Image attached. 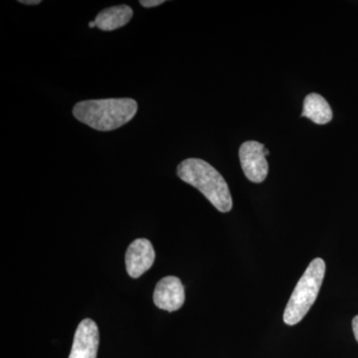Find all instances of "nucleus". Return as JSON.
Wrapping results in <instances>:
<instances>
[{"label":"nucleus","instance_id":"f257e3e1","mask_svg":"<svg viewBox=\"0 0 358 358\" xmlns=\"http://www.w3.org/2000/svg\"><path fill=\"white\" fill-rule=\"evenodd\" d=\"M138 112L133 99H101L77 103L73 115L78 121L100 131H114L128 124Z\"/></svg>","mask_w":358,"mask_h":358},{"label":"nucleus","instance_id":"f03ea898","mask_svg":"<svg viewBox=\"0 0 358 358\" xmlns=\"http://www.w3.org/2000/svg\"><path fill=\"white\" fill-rule=\"evenodd\" d=\"M181 180L199 189L218 211L229 212L233 201L223 176L211 164L199 159H187L178 164Z\"/></svg>","mask_w":358,"mask_h":358},{"label":"nucleus","instance_id":"7ed1b4c3","mask_svg":"<svg viewBox=\"0 0 358 358\" xmlns=\"http://www.w3.org/2000/svg\"><path fill=\"white\" fill-rule=\"evenodd\" d=\"M326 274V263L322 259L317 258L301 275L284 312L285 324L294 326L305 317L313 307Z\"/></svg>","mask_w":358,"mask_h":358},{"label":"nucleus","instance_id":"20e7f679","mask_svg":"<svg viewBox=\"0 0 358 358\" xmlns=\"http://www.w3.org/2000/svg\"><path fill=\"white\" fill-rule=\"evenodd\" d=\"M265 145L255 141L244 143L240 147L239 157L246 178L252 182L261 183L267 178L268 164L264 152Z\"/></svg>","mask_w":358,"mask_h":358},{"label":"nucleus","instance_id":"39448f33","mask_svg":"<svg viewBox=\"0 0 358 358\" xmlns=\"http://www.w3.org/2000/svg\"><path fill=\"white\" fill-rule=\"evenodd\" d=\"M100 334L94 320L86 319L80 322L75 333L69 358H96Z\"/></svg>","mask_w":358,"mask_h":358},{"label":"nucleus","instance_id":"423d86ee","mask_svg":"<svg viewBox=\"0 0 358 358\" xmlns=\"http://www.w3.org/2000/svg\"><path fill=\"white\" fill-rule=\"evenodd\" d=\"M155 252L150 240L141 238L129 245L126 253L127 272L131 278H140L152 268Z\"/></svg>","mask_w":358,"mask_h":358},{"label":"nucleus","instance_id":"0eeeda50","mask_svg":"<svg viewBox=\"0 0 358 358\" xmlns=\"http://www.w3.org/2000/svg\"><path fill=\"white\" fill-rule=\"evenodd\" d=\"M185 301V287L178 278L169 275L157 282L155 289V305L160 310L176 312Z\"/></svg>","mask_w":358,"mask_h":358},{"label":"nucleus","instance_id":"6e6552de","mask_svg":"<svg viewBox=\"0 0 358 358\" xmlns=\"http://www.w3.org/2000/svg\"><path fill=\"white\" fill-rule=\"evenodd\" d=\"M133 15V9L126 4H122L103 9L96 16L95 22L96 27L103 31H114L128 24Z\"/></svg>","mask_w":358,"mask_h":358},{"label":"nucleus","instance_id":"1a4fd4ad","mask_svg":"<svg viewBox=\"0 0 358 358\" xmlns=\"http://www.w3.org/2000/svg\"><path fill=\"white\" fill-rule=\"evenodd\" d=\"M301 117H308L317 124H326L333 120V110L324 96L313 93L303 101Z\"/></svg>","mask_w":358,"mask_h":358},{"label":"nucleus","instance_id":"9d476101","mask_svg":"<svg viewBox=\"0 0 358 358\" xmlns=\"http://www.w3.org/2000/svg\"><path fill=\"white\" fill-rule=\"evenodd\" d=\"M164 0H141L140 4L141 6L150 8V7L159 6L160 4L164 3Z\"/></svg>","mask_w":358,"mask_h":358},{"label":"nucleus","instance_id":"9b49d317","mask_svg":"<svg viewBox=\"0 0 358 358\" xmlns=\"http://www.w3.org/2000/svg\"><path fill=\"white\" fill-rule=\"evenodd\" d=\"M352 329L353 334H355V339H357L358 343V315L355 317V319L352 320Z\"/></svg>","mask_w":358,"mask_h":358},{"label":"nucleus","instance_id":"f8f14e48","mask_svg":"<svg viewBox=\"0 0 358 358\" xmlns=\"http://www.w3.org/2000/svg\"><path fill=\"white\" fill-rule=\"evenodd\" d=\"M20 3L27 4V6H37V4L41 3L40 0H20Z\"/></svg>","mask_w":358,"mask_h":358},{"label":"nucleus","instance_id":"ddd939ff","mask_svg":"<svg viewBox=\"0 0 358 358\" xmlns=\"http://www.w3.org/2000/svg\"><path fill=\"white\" fill-rule=\"evenodd\" d=\"M89 27L90 28L96 27L95 20H93V21H91V22H89Z\"/></svg>","mask_w":358,"mask_h":358}]
</instances>
